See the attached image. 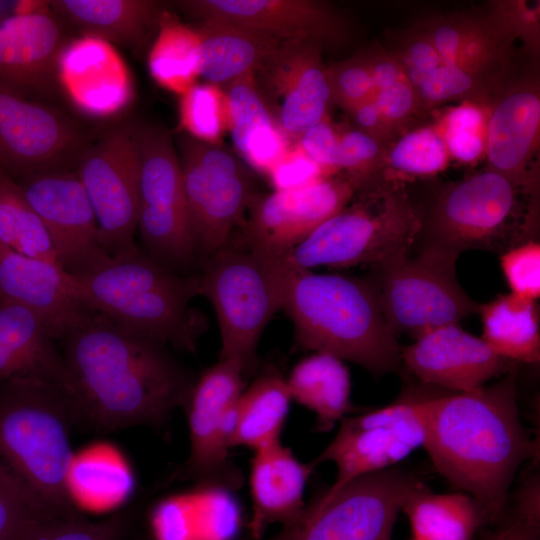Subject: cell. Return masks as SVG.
Listing matches in <instances>:
<instances>
[{
	"label": "cell",
	"mask_w": 540,
	"mask_h": 540,
	"mask_svg": "<svg viewBox=\"0 0 540 540\" xmlns=\"http://www.w3.org/2000/svg\"><path fill=\"white\" fill-rule=\"evenodd\" d=\"M477 77L458 66L441 64L425 74L414 90L419 100L441 103L472 94L477 87Z\"/></svg>",
	"instance_id": "obj_44"
},
{
	"label": "cell",
	"mask_w": 540,
	"mask_h": 540,
	"mask_svg": "<svg viewBox=\"0 0 540 540\" xmlns=\"http://www.w3.org/2000/svg\"><path fill=\"white\" fill-rule=\"evenodd\" d=\"M189 15L231 25L279 41L334 38L341 28L326 5L311 0H186Z\"/></svg>",
	"instance_id": "obj_22"
},
{
	"label": "cell",
	"mask_w": 540,
	"mask_h": 540,
	"mask_svg": "<svg viewBox=\"0 0 540 540\" xmlns=\"http://www.w3.org/2000/svg\"><path fill=\"white\" fill-rule=\"evenodd\" d=\"M358 200L323 222L281 260L290 271L318 266L379 267L411 254L423 217L398 185L374 183Z\"/></svg>",
	"instance_id": "obj_6"
},
{
	"label": "cell",
	"mask_w": 540,
	"mask_h": 540,
	"mask_svg": "<svg viewBox=\"0 0 540 540\" xmlns=\"http://www.w3.org/2000/svg\"><path fill=\"white\" fill-rule=\"evenodd\" d=\"M331 99L351 112L373 99L375 88L365 59L348 60L327 68Z\"/></svg>",
	"instance_id": "obj_43"
},
{
	"label": "cell",
	"mask_w": 540,
	"mask_h": 540,
	"mask_svg": "<svg viewBox=\"0 0 540 540\" xmlns=\"http://www.w3.org/2000/svg\"><path fill=\"white\" fill-rule=\"evenodd\" d=\"M359 130L375 137L382 133L383 124L386 122L383 120L378 108L376 107L373 99L362 103L357 106L351 112Z\"/></svg>",
	"instance_id": "obj_53"
},
{
	"label": "cell",
	"mask_w": 540,
	"mask_h": 540,
	"mask_svg": "<svg viewBox=\"0 0 540 540\" xmlns=\"http://www.w3.org/2000/svg\"><path fill=\"white\" fill-rule=\"evenodd\" d=\"M299 149L326 170L336 169L339 135L323 119L299 136Z\"/></svg>",
	"instance_id": "obj_47"
},
{
	"label": "cell",
	"mask_w": 540,
	"mask_h": 540,
	"mask_svg": "<svg viewBox=\"0 0 540 540\" xmlns=\"http://www.w3.org/2000/svg\"><path fill=\"white\" fill-rule=\"evenodd\" d=\"M326 171L298 147L287 151L268 174L276 190H290L327 178Z\"/></svg>",
	"instance_id": "obj_45"
},
{
	"label": "cell",
	"mask_w": 540,
	"mask_h": 540,
	"mask_svg": "<svg viewBox=\"0 0 540 540\" xmlns=\"http://www.w3.org/2000/svg\"><path fill=\"white\" fill-rule=\"evenodd\" d=\"M134 520L132 508L119 510L97 521L80 513L49 517L30 527L16 540H126Z\"/></svg>",
	"instance_id": "obj_37"
},
{
	"label": "cell",
	"mask_w": 540,
	"mask_h": 540,
	"mask_svg": "<svg viewBox=\"0 0 540 540\" xmlns=\"http://www.w3.org/2000/svg\"><path fill=\"white\" fill-rule=\"evenodd\" d=\"M49 517L10 467L0 457V540H16Z\"/></svg>",
	"instance_id": "obj_39"
},
{
	"label": "cell",
	"mask_w": 540,
	"mask_h": 540,
	"mask_svg": "<svg viewBox=\"0 0 540 540\" xmlns=\"http://www.w3.org/2000/svg\"><path fill=\"white\" fill-rule=\"evenodd\" d=\"M286 381L291 398L315 413L318 431H330L350 410L349 371L331 354L315 352L303 358Z\"/></svg>",
	"instance_id": "obj_31"
},
{
	"label": "cell",
	"mask_w": 540,
	"mask_h": 540,
	"mask_svg": "<svg viewBox=\"0 0 540 540\" xmlns=\"http://www.w3.org/2000/svg\"><path fill=\"white\" fill-rule=\"evenodd\" d=\"M233 143L253 167L269 172L287 152L283 132L250 73L224 85Z\"/></svg>",
	"instance_id": "obj_29"
},
{
	"label": "cell",
	"mask_w": 540,
	"mask_h": 540,
	"mask_svg": "<svg viewBox=\"0 0 540 540\" xmlns=\"http://www.w3.org/2000/svg\"><path fill=\"white\" fill-rule=\"evenodd\" d=\"M189 230L200 263L227 246L257 193L226 149L181 132L177 137Z\"/></svg>",
	"instance_id": "obj_9"
},
{
	"label": "cell",
	"mask_w": 540,
	"mask_h": 540,
	"mask_svg": "<svg viewBox=\"0 0 540 540\" xmlns=\"http://www.w3.org/2000/svg\"><path fill=\"white\" fill-rule=\"evenodd\" d=\"M473 29L468 24L456 21H440L433 24L425 34L437 50L442 64L455 66L457 54Z\"/></svg>",
	"instance_id": "obj_49"
},
{
	"label": "cell",
	"mask_w": 540,
	"mask_h": 540,
	"mask_svg": "<svg viewBox=\"0 0 540 540\" xmlns=\"http://www.w3.org/2000/svg\"><path fill=\"white\" fill-rule=\"evenodd\" d=\"M500 261L511 293L536 301L540 295L539 242H524L501 254Z\"/></svg>",
	"instance_id": "obj_42"
},
{
	"label": "cell",
	"mask_w": 540,
	"mask_h": 540,
	"mask_svg": "<svg viewBox=\"0 0 540 540\" xmlns=\"http://www.w3.org/2000/svg\"><path fill=\"white\" fill-rule=\"evenodd\" d=\"M314 469L312 462H300L281 440L254 451L249 474L252 513L247 524L251 540H262L270 524L284 526L299 517Z\"/></svg>",
	"instance_id": "obj_25"
},
{
	"label": "cell",
	"mask_w": 540,
	"mask_h": 540,
	"mask_svg": "<svg viewBox=\"0 0 540 540\" xmlns=\"http://www.w3.org/2000/svg\"><path fill=\"white\" fill-rule=\"evenodd\" d=\"M447 152L439 133L432 128H421L398 140L389 153L388 162L402 173L430 175L445 167Z\"/></svg>",
	"instance_id": "obj_40"
},
{
	"label": "cell",
	"mask_w": 540,
	"mask_h": 540,
	"mask_svg": "<svg viewBox=\"0 0 540 540\" xmlns=\"http://www.w3.org/2000/svg\"><path fill=\"white\" fill-rule=\"evenodd\" d=\"M14 180L42 221L68 274H83L110 257L100 243L92 204L73 170L38 172Z\"/></svg>",
	"instance_id": "obj_17"
},
{
	"label": "cell",
	"mask_w": 540,
	"mask_h": 540,
	"mask_svg": "<svg viewBox=\"0 0 540 540\" xmlns=\"http://www.w3.org/2000/svg\"><path fill=\"white\" fill-rule=\"evenodd\" d=\"M489 540H497V535Z\"/></svg>",
	"instance_id": "obj_56"
},
{
	"label": "cell",
	"mask_w": 540,
	"mask_h": 540,
	"mask_svg": "<svg viewBox=\"0 0 540 540\" xmlns=\"http://www.w3.org/2000/svg\"><path fill=\"white\" fill-rule=\"evenodd\" d=\"M80 301L119 327L179 351H196L189 305L200 275L177 273L137 246L72 276Z\"/></svg>",
	"instance_id": "obj_4"
},
{
	"label": "cell",
	"mask_w": 540,
	"mask_h": 540,
	"mask_svg": "<svg viewBox=\"0 0 540 540\" xmlns=\"http://www.w3.org/2000/svg\"><path fill=\"white\" fill-rule=\"evenodd\" d=\"M443 139L447 151L463 162L477 159L485 146L479 132L475 131L445 130Z\"/></svg>",
	"instance_id": "obj_50"
},
{
	"label": "cell",
	"mask_w": 540,
	"mask_h": 540,
	"mask_svg": "<svg viewBox=\"0 0 540 540\" xmlns=\"http://www.w3.org/2000/svg\"><path fill=\"white\" fill-rule=\"evenodd\" d=\"M2 169V167L0 166V170Z\"/></svg>",
	"instance_id": "obj_57"
},
{
	"label": "cell",
	"mask_w": 540,
	"mask_h": 540,
	"mask_svg": "<svg viewBox=\"0 0 540 540\" xmlns=\"http://www.w3.org/2000/svg\"><path fill=\"white\" fill-rule=\"evenodd\" d=\"M401 510L409 519L413 540H471L485 516L470 495L434 493L423 483L409 493Z\"/></svg>",
	"instance_id": "obj_34"
},
{
	"label": "cell",
	"mask_w": 540,
	"mask_h": 540,
	"mask_svg": "<svg viewBox=\"0 0 540 540\" xmlns=\"http://www.w3.org/2000/svg\"><path fill=\"white\" fill-rule=\"evenodd\" d=\"M282 309L302 348L354 362L375 376L400 364L402 348L384 316L374 281L290 271Z\"/></svg>",
	"instance_id": "obj_3"
},
{
	"label": "cell",
	"mask_w": 540,
	"mask_h": 540,
	"mask_svg": "<svg viewBox=\"0 0 540 540\" xmlns=\"http://www.w3.org/2000/svg\"><path fill=\"white\" fill-rule=\"evenodd\" d=\"M92 139L58 109L0 88V166L12 179L72 170Z\"/></svg>",
	"instance_id": "obj_15"
},
{
	"label": "cell",
	"mask_w": 540,
	"mask_h": 540,
	"mask_svg": "<svg viewBox=\"0 0 540 540\" xmlns=\"http://www.w3.org/2000/svg\"><path fill=\"white\" fill-rule=\"evenodd\" d=\"M79 425L108 433L163 426L184 408L197 376L167 346L92 312L58 341Z\"/></svg>",
	"instance_id": "obj_1"
},
{
	"label": "cell",
	"mask_w": 540,
	"mask_h": 540,
	"mask_svg": "<svg viewBox=\"0 0 540 540\" xmlns=\"http://www.w3.org/2000/svg\"><path fill=\"white\" fill-rule=\"evenodd\" d=\"M126 540H150V539L147 538V537H136L134 539H129V537H128Z\"/></svg>",
	"instance_id": "obj_55"
},
{
	"label": "cell",
	"mask_w": 540,
	"mask_h": 540,
	"mask_svg": "<svg viewBox=\"0 0 540 540\" xmlns=\"http://www.w3.org/2000/svg\"><path fill=\"white\" fill-rule=\"evenodd\" d=\"M0 298L40 315L58 341L90 313L79 299L74 279L59 264L17 253L0 244Z\"/></svg>",
	"instance_id": "obj_24"
},
{
	"label": "cell",
	"mask_w": 540,
	"mask_h": 540,
	"mask_svg": "<svg viewBox=\"0 0 540 540\" xmlns=\"http://www.w3.org/2000/svg\"><path fill=\"white\" fill-rule=\"evenodd\" d=\"M370 70L375 93L404 79L399 61L382 54H373L365 59Z\"/></svg>",
	"instance_id": "obj_51"
},
{
	"label": "cell",
	"mask_w": 540,
	"mask_h": 540,
	"mask_svg": "<svg viewBox=\"0 0 540 540\" xmlns=\"http://www.w3.org/2000/svg\"><path fill=\"white\" fill-rule=\"evenodd\" d=\"M532 191L491 169L446 188L426 221L423 247L459 256L466 250L503 254L535 239L534 208L523 196ZM421 235V234H420Z\"/></svg>",
	"instance_id": "obj_8"
},
{
	"label": "cell",
	"mask_w": 540,
	"mask_h": 540,
	"mask_svg": "<svg viewBox=\"0 0 540 540\" xmlns=\"http://www.w3.org/2000/svg\"><path fill=\"white\" fill-rule=\"evenodd\" d=\"M540 97L535 86L522 84L504 92L487 121L486 151L491 170L532 191L528 169L538 139Z\"/></svg>",
	"instance_id": "obj_27"
},
{
	"label": "cell",
	"mask_w": 540,
	"mask_h": 540,
	"mask_svg": "<svg viewBox=\"0 0 540 540\" xmlns=\"http://www.w3.org/2000/svg\"><path fill=\"white\" fill-rule=\"evenodd\" d=\"M404 76L415 88L422 77L442 64L441 58L424 33H418L406 41L400 62Z\"/></svg>",
	"instance_id": "obj_46"
},
{
	"label": "cell",
	"mask_w": 540,
	"mask_h": 540,
	"mask_svg": "<svg viewBox=\"0 0 540 540\" xmlns=\"http://www.w3.org/2000/svg\"><path fill=\"white\" fill-rule=\"evenodd\" d=\"M244 372L230 360H220L197 377L184 407L190 451L176 478L198 487L233 490L243 478L230 460L237 401L244 391Z\"/></svg>",
	"instance_id": "obj_14"
},
{
	"label": "cell",
	"mask_w": 540,
	"mask_h": 540,
	"mask_svg": "<svg viewBox=\"0 0 540 540\" xmlns=\"http://www.w3.org/2000/svg\"><path fill=\"white\" fill-rule=\"evenodd\" d=\"M74 172L92 204L103 249L115 256L134 248L140 178L137 127L123 123L93 138Z\"/></svg>",
	"instance_id": "obj_13"
},
{
	"label": "cell",
	"mask_w": 540,
	"mask_h": 540,
	"mask_svg": "<svg viewBox=\"0 0 540 540\" xmlns=\"http://www.w3.org/2000/svg\"><path fill=\"white\" fill-rule=\"evenodd\" d=\"M319 44L281 41L254 73L260 92L270 97L272 114L283 134L299 137L325 119L331 91Z\"/></svg>",
	"instance_id": "obj_19"
},
{
	"label": "cell",
	"mask_w": 540,
	"mask_h": 540,
	"mask_svg": "<svg viewBox=\"0 0 540 540\" xmlns=\"http://www.w3.org/2000/svg\"><path fill=\"white\" fill-rule=\"evenodd\" d=\"M200 295L217 316L220 360L237 363L244 374L256 366L265 327L282 309L290 270L281 261L231 242L200 263Z\"/></svg>",
	"instance_id": "obj_7"
},
{
	"label": "cell",
	"mask_w": 540,
	"mask_h": 540,
	"mask_svg": "<svg viewBox=\"0 0 540 540\" xmlns=\"http://www.w3.org/2000/svg\"><path fill=\"white\" fill-rule=\"evenodd\" d=\"M0 244L25 256L59 264L42 221L16 181L3 169L0 170Z\"/></svg>",
	"instance_id": "obj_36"
},
{
	"label": "cell",
	"mask_w": 540,
	"mask_h": 540,
	"mask_svg": "<svg viewBox=\"0 0 540 540\" xmlns=\"http://www.w3.org/2000/svg\"><path fill=\"white\" fill-rule=\"evenodd\" d=\"M60 87L78 109L94 117L121 111L132 99V80L113 45L91 36L70 40L58 63Z\"/></svg>",
	"instance_id": "obj_23"
},
{
	"label": "cell",
	"mask_w": 540,
	"mask_h": 540,
	"mask_svg": "<svg viewBox=\"0 0 540 540\" xmlns=\"http://www.w3.org/2000/svg\"><path fill=\"white\" fill-rule=\"evenodd\" d=\"M482 340L498 356L513 362L540 360V318L535 300L513 293L480 304Z\"/></svg>",
	"instance_id": "obj_32"
},
{
	"label": "cell",
	"mask_w": 540,
	"mask_h": 540,
	"mask_svg": "<svg viewBox=\"0 0 540 540\" xmlns=\"http://www.w3.org/2000/svg\"><path fill=\"white\" fill-rule=\"evenodd\" d=\"M356 194L348 178H324L290 190L257 194L231 242L281 261L323 222L344 209Z\"/></svg>",
	"instance_id": "obj_16"
},
{
	"label": "cell",
	"mask_w": 540,
	"mask_h": 540,
	"mask_svg": "<svg viewBox=\"0 0 540 540\" xmlns=\"http://www.w3.org/2000/svg\"><path fill=\"white\" fill-rule=\"evenodd\" d=\"M401 361L423 383L457 393L484 386L515 370L516 362L496 355L458 324L434 329L401 350Z\"/></svg>",
	"instance_id": "obj_21"
},
{
	"label": "cell",
	"mask_w": 540,
	"mask_h": 540,
	"mask_svg": "<svg viewBox=\"0 0 540 540\" xmlns=\"http://www.w3.org/2000/svg\"><path fill=\"white\" fill-rule=\"evenodd\" d=\"M15 379L48 381L66 392L65 366L54 331L30 308L0 298V383Z\"/></svg>",
	"instance_id": "obj_26"
},
{
	"label": "cell",
	"mask_w": 540,
	"mask_h": 540,
	"mask_svg": "<svg viewBox=\"0 0 540 540\" xmlns=\"http://www.w3.org/2000/svg\"><path fill=\"white\" fill-rule=\"evenodd\" d=\"M416 407L435 470L486 517L500 518L516 471L536 453L519 415L516 370L490 386L418 399Z\"/></svg>",
	"instance_id": "obj_2"
},
{
	"label": "cell",
	"mask_w": 540,
	"mask_h": 540,
	"mask_svg": "<svg viewBox=\"0 0 540 540\" xmlns=\"http://www.w3.org/2000/svg\"><path fill=\"white\" fill-rule=\"evenodd\" d=\"M70 40L50 5L0 23V88L36 101L60 86L58 63Z\"/></svg>",
	"instance_id": "obj_20"
},
{
	"label": "cell",
	"mask_w": 540,
	"mask_h": 540,
	"mask_svg": "<svg viewBox=\"0 0 540 540\" xmlns=\"http://www.w3.org/2000/svg\"><path fill=\"white\" fill-rule=\"evenodd\" d=\"M76 425L74 404L57 384L38 379L0 383V457L53 516L79 513L69 487L70 434Z\"/></svg>",
	"instance_id": "obj_5"
},
{
	"label": "cell",
	"mask_w": 540,
	"mask_h": 540,
	"mask_svg": "<svg viewBox=\"0 0 540 540\" xmlns=\"http://www.w3.org/2000/svg\"><path fill=\"white\" fill-rule=\"evenodd\" d=\"M458 256L433 247L398 257L374 268L384 316L395 332L414 340L424 334L478 313L475 302L460 285Z\"/></svg>",
	"instance_id": "obj_10"
},
{
	"label": "cell",
	"mask_w": 540,
	"mask_h": 540,
	"mask_svg": "<svg viewBox=\"0 0 540 540\" xmlns=\"http://www.w3.org/2000/svg\"><path fill=\"white\" fill-rule=\"evenodd\" d=\"M140 155L137 230L145 253L184 275L199 268L192 242L179 155L166 128L137 127Z\"/></svg>",
	"instance_id": "obj_11"
},
{
	"label": "cell",
	"mask_w": 540,
	"mask_h": 540,
	"mask_svg": "<svg viewBox=\"0 0 540 540\" xmlns=\"http://www.w3.org/2000/svg\"><path fill=\"white\" fill-rule=\"evenodd\" d=\"M380 153L378 139L361 131L349 130L339 135L336 169L348 171V179L356 193L375 183L371 178Z\"/></svg>",
	"instance_id": "obj_41"
},
{
	"label": "cell",
	"mask_w": 540,
	"mask_h": 540,
	"mask_svg": "<svg viewBox=\"0 0 540 540\" xmlns=\"http://www.w3.org/2000/svg\"><path fill=\"white\" fill-rule=\"evenodd\" d=\"M418 398H404L362 415L345 417L334 440L312 461L337 466L333 491L365 474L390 468L423 445Z\"/></svg>",
	"instance_id": "obj_18"
},
{
	"label": "cell",
	"mask_w": 540,
	"mask_h": 540,
	"mask_svg": "<svg viewBox=\"0 0 540 540\" xmlns=\"http://www.w3.org/2000/svg\"><path fill=\"white\" fill-rule=\"evenodd\" d=\"M497 540H538V529L518 519L498 533Z\"/></svg>",
	"instance_id": "obj_54"
},
{
	"label": "cell",
	"mask_w": 540,
	"mask_h": 540,
	"mask_svg": "<svg viewBox=\"0 0 540 540\" xmlns=\"http://www.w3.org/2000/svg\"><path fill=\"white\" fill-rule=\"evenodd\" d=\"M149 72L165 89L182 95L200 77V39L195 28L165 12L148 55Z\"/></svg>",
	"instance_id": "obj_35"
},
{
	"label": "cell",
	"mask_w": 540,
	"mask_h": 540,
	"mask_svg": "<svg viewBox=\"0 0 540 540\" xmlns=\"http://www.w3.org/2000/svg\"><path fill=\"white\" fill-rule=\"evenodd\" d=\"M195 29L200 39V77L217 86L254 74L281 42L212 21H201Z\"/></svg>",
	"instance_id": "obj_30"
},
{
	"label": "cell",
	"mask_w": 540,
	"mask_h": 540,
	"mask_svg": "<svg viewBox=\"0 0 540 540\" xmlns=\"http://www.w3.org/2000/svg\"><path fill=\"white\" fill-rule=\"evenodd\" d=\"M420 483L399 468L362 475L315 497L266 540H391L404 500Z\"/></svg>",
	"instance_id": "obj_12"
},
{
	"label": "cell",
	"mask_w": 540,
	"mask_h": 540,
	"mask_svg": "<svg viewBox=\"0 0 540 540\" xmlns=\"http://www.w3.org/2000/svg\"><path fill=\"white\" fill-rule=\"evenodd\" d=\"M292 398L286 378L277 371L257 377L240 395L230 447L253 451L280 441Z\"/></svg>",
	"instance_id": "obj_33"
},
{
	"label": "cell",
	"mask_w": 540,
	"mask_h": 540,
	"mask_svg": "<svg viewBox=\"0 0 540 540\" xmlns=\"http://www.w3.org/2000/svg\"><path fill=\"white\" fill-rule=\"evenodd\" d=\"M484 123V114L474 105H461L451 109L446 116V130L478 132Z\"/></svg>",
	"instance_id": "obj_52"
},
{
	"label": "cell",
	"mask_w": 540,
	"mask_h": 540,
	"mask_svg": "<svg viewBox=\"0 0 540 540\" xmlns=\"http://www.w3.org/2000/svg\"><path fill=\"white\" fill-rule=\"evenodd\" d=\"M180 126L184 133L215 143L228 128L225 95L219 86L194 84L181 95Z\"/></svg>",
	"instance_id": "obj_38"
},
{
	"label": "cell",
	"mask_w": 540,
	"mask_h": 540,
	"mask_svg": "<svg viewBox=\"0 0 540 540\" xmlns=\"http://www.w3.org/2000/svg\"><path fill=\"white\" fill-rule=\"evenodd\" d=\"M49 5L82 36L134 50L145 46L165 13L159 2L150 0H54Z\"/></svg>",
	"instance_id": "obj_28"
},
{
	"label": "cell",
	"mask_w": 540,
	"mask_h": 540,
	"mask_svg": "<svg viewBox=\"0 0 540 540\" xmlns=\"http://www.w3.org/2000/svg\"><path fill=\"white\" fill-rule=\"evenodd\" d=\"M418 97L406 78L378 91L373 101L386 124L392 125L407 118L416 108Z\"/></svg>",
	"instance_id": "obj_48"
}]
</instances>
